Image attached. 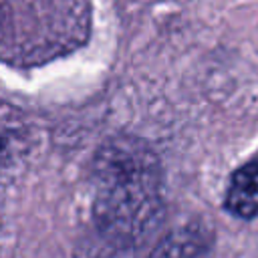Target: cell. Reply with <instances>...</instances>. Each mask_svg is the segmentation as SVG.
Returning a JSON list of instances; mask_svg holds the SVG:
<instances>
[{"label": "cell", "mask_w": 258, "mask_h": 258, "mask_svg": "<svg viewBox=\"0 0 258 258\" xmlns=\"http://www.w3.org/2000/svg\"><path fill=\"white\" fill-rule=\"evenodd\" d=\"M95 220L107 240L127 246L155 220L159 208L157 169L143 151L113 145L103 153L97 179Z\"/></svg>", "instance_id": "6da1fadb"}, {"label": "cell", "mask_w": 258, "mask_h": 258, "mask_svg": "<svg viewBox=\"0 0 258 258\" xmlns=\"http://www.w3.org/2000/svg\"><path fill=\"white\" fill-rule=\"evenodd\" d=\"M224 208L242 220L258 216V153L232 173Z\"/></svg>", "instance_id": "7a4b0ae2"}, {"label": "cell", "mask_w": 258, "mask_h": 258, "mask_svg": "<svg viewBox=\"0 0 258 258\" xmlns=\"http://www.w3.org/2000/svg\"><path fill=\"white\" fill-rule=\"evenodd\" d=\"M121 254H123V246L107 240L101 246H93V248L83 250V254L79 258H123Z\"/></svg>", "instance_id": "277c9868"}, {"label": "cell", "mask_w": 258, "mask_h": 258, "mask_svg": "<svg viewBox=\"0 0 258 258\" xmlns=\"http://www.w3.org/2000/svg\"><path fill=\"white\" fill-rule=\"evenodd\" d=\"M208 234L198 226H183L169 232L149 258H208Z\"/></svg>", "instance_id": "3957f363"}]
</instances>
